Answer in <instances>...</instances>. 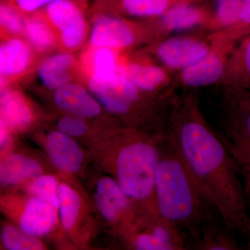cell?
<instances>
[{
	"instance_id": "4fadbf2b",
	"label": "cell",
	"mask_w": 250,
	"mask_h": 250,
	"mask_svg": "<svg viewBox=\"0 0 250 250\" xmlns=\"http://www.w3.org/2000/svg\"><path fill=\"white\" fill-rule=\"evenodd\" d=\"M195 3L174 6L163 15L162 22L166 29L170 31L188 30L212 22V15L204 7Z\"/></svg>"
},
{
	"instance_id": "83f0119b",
	"label": "cell",
	"mask_w": 250,
	"mask_h": 250,
	"mask_svg": "<svg viewBox=\"0 0 250 250\" xmlns=\"http://www.w3.org/2000/svg\"><path fill=\"white\" fill-rule=\"evenodd\" d=\"M94 75L108 76L116 73L117 64L116 56L108 47H100L94 55Z\"/></svg>"
},
{
	"instance_id": "3957f363",
	"label": "cell",
	"mask_w": 250,
	"mask_h": 250,
	"mask_svg": "<svg viewBox=\"0 0 250 250\" xmlns=\"http://www.w3.org/2000/svg\"><path fill=\"white\" fill-rule=\"evenodd\" d=\"M163 136L154 142L131 140L118 152L116 163L118 184L128 198L136 201L152 198L154 201L156 168Z\"/></svg>"
},
{
	"instance_id": "52a82bcc",
	"label": "cell",
	"mask_w": 250,
	"mask_h": 250,
	"mask_svg": "<svg viewBox=\"0 0 250 250\" xmlns=\"http://www.w3.org/2000/svg\"><path fill=\"white\" fill-rule=\"evenodd\" d=\"M49 21L62 32L64 45L74 48L83 40L86 24L80 10L70 0H57L46 8Z\"/></svg>"
},
{
	"instance_id": "9a60e30c",
	"label": "cell",
	"mask_w": 250,
	"mask_h": 250,
	"mask_svg": "<svg viewBox=\"0 0 250 250\" xmlns=\"http://www.w3.org/2000/svg\"><path fill=\"white\" fill-rule=\"evenodd\" d=\"M224 223L218 219L204 225L200 235L192 246L197 250H241L236 240Z\"/></svg>"
},
{
	"instance_id": "8fae6325",
	"label": "cell",
	"mask_w": 250,
	"mask_h": 250,
	"mask_svg": "<svg viewBox=\"0 0 250 250\" xmlns=\"http://www.w3.org/2000/svg\"><path fill=\"white\" fill-rule=\"evenodd\" d=\"M54 101L59 108L77 116L89 118L100 112V106L84 88L76 84H66L57 88Z\"/></svg>"
},
{
	"instance_id": "d4e9b609",
	"label": "cell",
	"mask_w": 250,
	"mask_h": 250,
	"mask_svg": "<svg viewBox=\"0 0 250 250\" xmlns=\"http://www.w3.org/2000/svg\"><path fill=\"white\" fill-rule=\"evenodd\" d=\"M26 34L33 45L41 50L48 49L53 44V33L41 18H32L28 21Z\"/></svg>"
},
{
	"instance_id": "cb8c5ba5",
	"label": "cell",
	"mask_w": 250,
	"mask_h": 250,
	"mask_svg": "<svg viewBox=\"0 0 250 250\" xmlns=\"http://www.w3.org/2000/svg\"><path fill=\"white\" fill-rule=\"evenodd\" d=\"M243 0H217L212 22L220 27L236 28Z\"/></svg>"
},
{
	"instance_id": "7c38bea8",
	"label": "cell",
	"mask_w": 250,
	"mask_h": 250,
	"mask_svg": "<svg viewBox=\"0 0 250 250\" xmlns=\"http://www.w3.org/2000/svg\"><path fill=\"white\" fill-rule=\"evenodd\" d=\"M47 152L54 164L67 172L80 168L83 156L78 146L63 133L54 131L47 141Z\"/></svg>"
},
{
	"instance_id": "5bb4252c",
	"label": "cell",
	"mask_w": 250,
	"mask_h": 250,
	"mask_svg": "<svg viewBox=\"0 0 250 250\" xmlns=\"http://www.w3.org/2000/svg\"><path fill=\"white\" fill-rule=\"evenodd\" d=\"M95 200L102 214L109 220H116L119 217L128 203V197L119 184L110 178H103L99 181Z\"/></svg>"
},
{
	"instance_id": "9c48e42d",
	"label": "cell",
	"mask_w": 250,
	"mask_h": 250,
	"mask_svg": "<svg viewBox=\"0 0 250 250\" xmlns=\"http://www.w3.org/2000/svg\"><path fill=\"white\" fill-rule=\"evenodd\" d=\"M90 41L96 47L125 48L133 43L134 36L131 28L123 21L102 18L94 26Z\"/></svg>"
},
{
	"instance_id": "ffe728a7",
	"label": "cell",
	"mask_w": 250,
	"mask_h": 250,
	"mask_svg": "<svg viewBox=\"0 0 250 250\" xmlns=\"http://www.w3.org/2000/svg\"><path fill=\"white\" fill-rule=\"evenodd\" d=\"M201 0H121L125 12L136 17L162 16L179 4H192Z\"/></svg>"
},
{
	"instance_id": "603a6c76",
	"label": "cell",
	"mask_w": 250,
	"mask_h": 250,
	"mask_svg": "<svg viewBox=\"0 0 250 250\" xmlns=\"http://www.w3.org/2000/svg\"><path fill=\"white\" fill-rule=\"evenodd\" d=\"M58 195L62 228L69 229L75 223L80 211L81 198L77 192L65 184L59 187Z\"/></svg>"
},
{
	"instance_id": "d6a6232c",
	"label": "cell",
	"mask_w": 250,
	"mask_h": 250,
	"mask_svg": "<svg viewBox=\"0 0 250 250\" xmlns=\"http://www.w3.org/2000/svg\"><path fill=\"white\" fill-rule=\"evenodd\" d=\"M8 136H9V132H8L7 126L6 123H5L2 119L1 120V147L5 146L7 142Z\"/></svg>"
},
{
	"instance_id": "e0dca14e",
	"label": "cell",
	"mask_w": 250,
	"mask_h": 250,
	"mask_svg": "<svg viewBox=\"0 0 250 250\" xmlns=\"http://www.w3.org/2000/svg\"><path fill=\"white\" fill-rule=\"evenodd\" d=\"M30 58L29 49L18 39L5 42L0 49V71L3 75L21 73L27 67Z\"/></svg>"
},
{
	"instance_id": "e575fe53",
	"label": "cell",
	"mask_w": 250,
	"mask_h": 250,
	"mask_svg": "<svg viewBox=\"0 0 250 250\" xmlns=\"http://www.w3.org/2000/svg\"><path fill=\"white\" fill-rule=\"evenodd\" d=\"M250 92V91H249Z\"/></svg>"
},
{
	"instance_id": "836d02e7",
	"label": "cell",
	"mask_w": 250,
	"mask_h": 250,
	"mask_svg": "<svg viewBox=\"0 0 250 250\" xmlns=\"http://www.w3.org/2000/svg\"><path fill=\"white\" fill-rule=\"evenodd\" d=\"M246 235L248 237V247L250 248V223L248 230H247Z\"/></svg>"
},
{
	"instance_id": "f546056e",
	"label": "cell",
	"mask_w": 250,
	"mask_h": 250,
	"mask_svg": "<svg viewBox=\"0 0 250 250\" xmlns=\"http://www.w3.org/2000/svg\"><path fill=\"white\" fill-rule=\"evenodd\" d=\"M58 127L64 134L70 136H82L87 131L86 125L82 120L70 116L62 118L59 121Z\"/></svg>"
},
{
	"instance_id": "6da1fadb",
	"label": "cell",
	"mask_w": 250,
	"mask_h": 250,
	"mask_svg": "<svg viewBox=\"0 0 250 250\" xmlns=\"http://www.w3.org/2000/svg\"><path fill=\"white\" fill-rule=\"evenodd\" d=\"M166 135L230 231L250 223L239 167L220 135L207 124L194 95L172 100Z\"/></svg>"
},
{
	"instance_id": "7a4b0ae2",
	"label": "cell",
	"mask_w": 250,
	"mask_h": 250,
	"mask_svg": "<svg viewBox=\"0 0 250 250\" xmlns=\"http://www.w3.org/2000/svg\"><path fill=\"white\" fill-rule=\"evenodd\" d=\"M154 204L159 214L188 238L192 249L204 225L220 217L166 134L160 143Z\"/></svg>"
},
{
	"instance_id": "ac0fdd59",
	"label": "cell",
	"mask_w": 250,
	"mask_h": 250,
	"mask_svg": "<svg viewBox=\"0 0 250 250\" xmlns=\"http://www.w3.org/2000/svg\"><path fill=\"white\" fill-rule=\"evenodd\" d=\"M1 111L3 120L15 129H24L31 121V113L25 100L16 92H4L1 95Z\"/></svg>"
},
{
	"instance_id": "484cf974",
	"label": "cell",
	"mask_w": 250,
	"mask_h": 250,
	"mask_svg": "<svg viewBox=\"0 0 250 250\" xmlns=\"http://www.w3.org/2000/svg\"><path fill=\"white\" fill-rule=\"evenodd\" d=\"M13 226H6L2 233V240L7 249L11 250H41L40 242L28 236Z\"/></svg>"
},
{
	"instance_id": "8992f818",
	"label": "cell",
	"mask_w": 250,
	"mask_h": 250,
	"mask_svg": "<svg viewBox=\"0 0 250 250\" xmlns=\"http://www.w3.org/2000/svg\"><path fill=\"white\" fill-rule=\"evenodd\" d=\"M211 50L205 41L188 36H174L161 42L156 54L166 67L182 70L201 60Z\"/></svg>"
},
{
	"instance_id": "1f68e13d",
	"label": "cell",
	"mask_w": 250,
	"mask_h": 250,
	"mask_svg": "<svg viewBox=\"0 0 250 250\" xmlns=\"http://www.w3.org/2000/svg\"><path fill=\"white\" fill-rule=\"evenodd\" d=\"M235 29L242 31H249L250 29V0H243L240 14L239 22Z\"/></svg>"
},
{
	"instance_id": "4316f807",
	"label": "cell",
	"mask_w": 250,
	"mask_h": 250,
	"mask_svg": "<svg viewBox=\"0 0 250 250\" xmlns=\"http://www.w3.org/2000/svg\"><path fill=\"white\" fill-rule=\"evenodd\" d=\"M58 190L57 181L49 175L40 176L31 186V193L52 204L54 208L59 207Z\"/></svg>"
},
{
	"instance_id": "4dcf8cb0",
	"label": "cell",
	"mask_w": 250,
	"mask_h": 250,
	"mask_svg": "<svg viewBox=\"0 0 250 250\" xmlns=\"http://www.w3.org/2000/svg\"><path fill=\"white\" fill-rule=\"evenodd\" d=\"M57 0H14L20 9L26 12H31L39 8L48 5Z\"/></svg>"
},
{
	"instance_id": "30bf717a",
	"label": "cell",
	"mask_w": 250,
	"mask_h": 250,
	"mask_svg": "<svg viewBox=\"0 0 250 250\" xmlns=\"http://www.w3.org/2000/svg\"><path fill=\"white\" fill-rule=\"evenodd\" d=\"M54 206L34 197L27 202L21 220L23 232L29 236H42L52 229L57 221Z\"/></svg>"
},
{
	"instance_id": "7402d4cb",
	"label": "cell",
	"mask_w": 250,
	"mask_h": 250,
	"mask_svg": "<svg viewBox=\"0 0 250 250\" xmlns=\"http://www.w3.org/2000/svg\"><path fill=\"white\" fill-rule=\"evenodd\" d=\"M73 62L72 56L61 54L49 59L41 67L39 75L42 83L49 88H59L70 80L67 70Z\"/></svg>"
},
{
	"instance_id": "44dd1931",
	"label": "cell",
	"mask_w": 250,
	"mask_h": 250,
	"mask_svg": "<svg viewBox=\"0 0 250 250\" xmlns=\"http://www.w3.org/2000/svg\"><path fill=\"white\" fill-rule=\"evenodd\" d=\"M231 62L228 69L233 73L229 88L250 92V35L237 49Z\"/></svg>"
},
{
	"instance_id": "ba28073f",
	"label": "cell",
	"mask_w": 250,
	"mask_h": 250,
	"mask_svg": "<svg viewBox=\"0 0 250 250\" xmlns=\"http://www.w3.org/2000/svg\"><path fill=\"white\" fill-rule=\"evenodd\" d=\"M226 57L223 52L212 49L210 53L181 72L182 84L189 88H200L214 84L226 72Z\"/></svg>"
},
{
	"instance_id": "277c9868",
	"label": "cell",
	"mask_w": 250,
	"mask_h": 250,
	"mask_svg": "<svg viewBox=\"0 0 250 250\" xmlns=\"http://www.w3.org/2000/svg\"><path fill=\"white\" fill-rule=\"evenodd\" d=\"M224 143L245 179V194L250 197V93L229 88L223 117Z\"/></svg>"
},
{
	"instance_id": "d6986e66",
	"label": "cell",
	"mask_w": 250,
	"mask_h": 250,
	"mask_svg": "<svg viewBox=\"0 0 250 250\" xmlns=\"http://www.w3.org/2000/svg\"><path fill=\"white\" fill-rule=\"evenodd\" d=\"M120 72L129 79L138 88L154 90L167 82L166 72L154 65L129 64L122 67Z\"/></svg>"
},
{
	"instance_id": "f1b7e54d",
	"label": "cell",
	"mask_w": 250,
	"mask_h": 250,
	"mask_svg": "<svg viewBox=\"0 0 250 250\" xmlns=\"http://www.w3.org/2000/svg\"><path fill=\"white\" fill-rule=\"evenodd\" d=\"M1 25L11 33H18L22 29L21 16L16 9L9 4H1L0 8Z\"/></svg>"
},
{
	"instance_id": "2e32d148",
	"label": "cell",
	"mask_w": 250,
	"mask_h": 250,
	"mask_svg": "<svg viewBox=\"0 0 250 250\" xmlns=\"http://www.w3.org/2000/svg\"><path fill=\"white\" fill-rule=\"evenodd\" d=\"M41 172L39 163L27 156L15 154L8 156L1 163L0 179L4 185H11L39 175Z\"/></svg>"
},
{
	"instance_id": "5b68a950",
	"label": "cell",
	"mask_w": 250,
	"mask_h": 250,
	"mask_svg": "<svg viewBox=\"0 0 250 250\" xmlns=\"http://www.w3.org/2000/svg\"><path fill=\"white\" fill-rule=\"evenodd\" d=\"M90 88L104 106L115 113L126 114L139 100L137 87L120 72L108 76L93 75Z\"/></svg>"
}]
</instances>
